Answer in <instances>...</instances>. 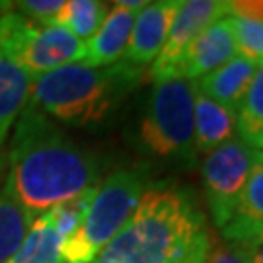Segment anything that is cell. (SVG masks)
<instances>
[{"mask_svg": "<svg viewBox=\"0 0 263 263\" xmlns=\"http://www.w3.org/2000/svg\"><path fill=\"white\" fill-rule=\"evenodd\" d=\"M96 189L98 187L86 189L80 195L66 199V201L59 203V205H55L53 209L47 211V216H49V220H51V224H53V228L57 230V234L61 236L63 240H66L68 236H72L80 226L84 224L88 209H90L92 201H94Z\"/></svg>", "mask_w": 263, "mask_h": 263, "instance_id": "20", "label": "cell"}, {"mask_svg": "<svg viewBox=\"0 0 263 263\" xmlns=\"http://www.w3.org/2000/svg\"><path fill=\"white\" fill-rule=\"evenodd\" d=\"M228 14L236 18L263 24V0H234L228 2Z\"/></svg>", "mask_w": 263, "mask_h": 263, "instance_id": "25", "label": "cell"}, {"mask_svg": "<svg viewBox=\"0 0 263 263\" xmlns=\"http://www.w3.org/2000/svg\"><path fill=\"white\" fill-rule=\"evenodd\" d=\"M33 218L4 189L0 191V263H6L18 252Z\"/></svg>", "mask_w": 263, "mask_h": 263, "instance_id": "18", "label": "cell"}, {"mask_svg": "<svg viewBox=\"0 0 263 263\" xmlns=\"http://www.w3.org/2000/svg\"><path fill=\"white\" fill-rule=\"evenodd\" d=\"M224 16H228L226 0H183L172 22L166 43L151 68L152 80H170L172 68L176 66L179 57L183 55V51L195 41L203 29H207L213 22Z\"/></svg>", "mask_w": 263, "mask_h": 263, "instance_id": "8", "label": "cell"}, {"mask_svg": "<svg viewBox=\"0 0 263 263\" xmlns=\"http://www.w3.org/2000/svg\"><path fill=\"white\" fill-rule=\"evenodd\" d=\"M144 170H115L98 185L84 224L63 240V263H92L131 220L146 191Z\"/></svg>", "mask_w": 263, "mask_h": 263, "instance_id": "5", "label": "cell"}, {"mask_svg": "<svg viewBox=\"0 0 263 263\" xmlns=\"http://www.w3.org/2000/svg\"><path fill=\"white\" fill-rule=\"evenodd\" d=\"M148 2L144 0H119L107 12L104 24L96 35L86 43V55L82 65L92 68H105L121 63L125 49L129 45L133 24L137 14Z\"/></svg>", "mask_w": 263, "mask_h": 263, "instance_id": "9", "label": "cell"}, {"mask_svg": "<svg viewBox=\"0 0 263 263\" xmlns=\"http://www.w3.org/2000/svg\"><path fill=\"white\" fill-rule=\"evenodd\" d=\"M228 244L238 252L244 263H263V230L257 234L248 236L244 240L228 242Z\"/></svg>", "mask_w": 263, "mask_h": 263, "instance_id": "24", "label": "cell"}, {"mask_svg": "<svg viewBox=\"0 0 263 263\" xmlns=\"http://www.w3.org/2000/svg\"><path fill=\"white\" fill-rule=\"evenodd\" d=\"M195 82L172 78L154 82L135 131L137 148L162 162L195 166Z\"/></svg>", "mask_w": 263, "mask_h": 263, "instance_id": "4", "label": "cell"}, {"mask_svg": "<svg viewBox=\"0 0 263 263\" xmlns=\"http://www.w3.org/2000/svg\"><path fill=\"white\" fill-rule=\"evenodd\" d=\"M4 191L31 216L100 185L102 164L55 123L26 104L16 119Z\"/></svg>", "mask_w": 263, "mask_h": 263, "instance_id": "1", "label": "cell"}, {"mask_svg": "<svg viewBox=\"0 0 263 263\" xmlns=\"http://www.w3.org/2000/svg\"><path fill=\"white\" fill-rule=\"evenodd\" d=\"M230 28L234 37V47L246 61L254 63L255 66H263V24L252 22V20L236 18L230 16Z\"/></svg>", "mask_w": 263, "mask_h": 263, "instance_id": "21", "label": "cell"}, {"mask_svg": "<svg viewBox=\"0 0 263 263\" xmlns=\"http://www.w3.org/2000/svg\"><path fill=\"white\" fill-rule=\"evenodd\" d=\"M211 250V234L205 228L203 232L193 236L187 244H183L166 263H207Z\"/></svg>", "mask_w": 263, "mask_h": 263, "instance_id": "23", "label": "cell"}, {"mask_svg": "<svg viewBox=\"0 0 263 263\" xmlns=\"http://www.w3.org/2000/svg\"><path fill=\"white\" fill-rule=\"evenodd\" d=\"M236 53L234 37L228 16L213 22L207 29L199 33L195 41L179 57L176 66L172 68V78L193 80L216 70L218 66L228 63Z\"/></svg>", "mask_w": 263, "mask_h": 263, "instance_id": "10", "label": "cell"}, {"mask_svg": "<svg viewBox=\"0 0 263 263\" xmlns=\"http://www.w3.org/2000/svg\"><path fill=\"white\" fill-rule=\"evenodd\" d=\"M205 228V215L187 189L148 187L131 220L92 263H166Z\"/></svg>", "mask_w": 263, "mask_h": 263, "instance_id": "3", "label": "cell"}, {"mask_svg": "<svg viewBox=\"0 0 263 263\" xmlns=\"http://www.w3.org/2000/svg\"><path fill=\"white\" fill-rule=\"evenodd\" d=\"M207 263H244V259L238 255L232 246L228 244H218L209 250Z\"/></svg>", "mask_w": 263, "mask_h": 263, "instance_id": "26", "label": "cell"}, {"mask_svg": "<svg viewBox=\"0 0 263 263\" xmlns=\"http://www.w3.org/2000/svg\"><path fill=\"white\" fill-rule=\"evenodd\" d=\"M63 4H65L63 0H24V2H14L10 6H14V12H18L31 22L53 24Z\"/></svg>", "mask_w": 263, "mask_h": 263, "instance_id": "22", "label": "cell"}, {"mask_svg": "<svg viewBox=\"0 0 263 263\" xmlns=\"http://www.w3.org/2000/svg\"><path fill=\"white\" fill-rule=\"evenodd\" d=\"M255 74V65L242 57H232L228 63L218 66L216 70L201 76L195 86L211 100L228 107L230 111L238 109V105L246 96Z\"/></svg>", "mask_w": 263, "mask_h": 263, "instance_id": "14", "label": "cell"}, {"mask_svg": "<svg viewBox=\"0 0 263 263\" xmlns=\"http://www.w3.org/2000/svg\"><path fill=\"white\" fill-rule=\"evenodd\" d=\"M263 127V66L255 70L254 80L236 109V133L240 141L252 144Z\"/></svg>", "mask_w": 263, "mask_h": 263, "instance_id": "19", "label": "cell"}, {"mask_svg": "<svg viewBox=\"0 0 263 263\" xmlns=\"http://www.w3.org/2000/svg\"><path fill=\"white\" fill-rule=\"evenodd\" d=\"M107 4L98 0H68L63 4L53 24L66 28L76 39L88 43L107 16Z\"/></svg>", "mask_w": 263, "mask_h": 263, "instance_id": "17", "label": "cell"}, {"mask_svg": "<svg viewBox=\"0 0 263 263\" xmlns=\"http://www.w3.org/2000/svg\"><path fill=\"white\" fill-rule=\"evenodd\" d=\"M144 80V70L127 63L92 68L82 63L31 76L28 105L70 127H92L111 117Z\"/></svg>", "mask_w": 263, "mask_h": 263, "instance_id": "2", "label": "cell"}, {"mask_svg": "<svg viewBox=\"0 0 263 263\" xmlns=\"http://www.w3.org/2000/svg\"><path fill=\"white\" fill-rule=\"evenodd\" d=\"M263 230V154L257 152L255 162L244 185V191L236 203L230 220L220 232L226 242H238Z\"/></svg>", "mask_w": 263, "mask_h": 263, "instance_id": "12", "label": "cell"}, {"mask_svg": "<svg viewBox=\"0 0 263 263\" xmlns=\"http://www.w3.org/2000/svg\"><path fill=\"white\" fill-rule=\"evenodd\" d=\"M0 49L29 76L82 63L86 45L59 24H37L18 12L0 18Z\"/></svg>", "mask_w": 263, "mask_h": 263, "instance_id": "6", "label": "cell"}, {"mask_svg": "<svg viewBox=\"0 0 263 263\" xmlns=\"http://www.w3.org/2000/svg\"><path fill=\"white\" fill-rule=\"evenodd\" d=\"M193 125L197 154H209L220 144L236 139V113L211 100L207 94L197 90V86L193 104Z\"/></svg>", "mask_w": 263, "mask_h": 263, "instance_id": "13", "label": "cell"}, {"mask_svg": "<svg viewBox=\"0 0 263 263\" xmlns=\"http://www.w3.org/2000/svg\"><path fill=\"white\" fill-rule=\"evenodd\" d=\"M31 76L0 49V146L28 104Z\"/></svg>", "mask_w": 263, "mask_h": 263, "instance_id": "15", "label": "cell"}, {"mask_svg": "<svg viewBox=\"0 0 263 263\" xmlns=\"http://www.w3.org/2000/svg\"><path fill=\"white\" fill-rule=\"evenodd\" d=\"M250 146H252V148H254V151L261 152V154H263V127H261V131L257 133V137H255V139H254V142H252V144H250Z\"/></svg>", "mask_w": 263, "mask_h": 263, "instance_id": "27", "label": "cell"}, {"mask_svg": "<svg viewBox=\"0 0 263 263\" xmlns=\"http://www.w3.org/2000/svg\"><path fill=\"white\" fill-rule=\"evenodd\" d=\"M181 0H158L148 2L137 14L133 24L129 45L125 49L123 63L137 68H142L148 63H154L156 57L166 43L172 22L176 18Z\"/></svg>", "mask_w": 263, "mask_h": 263, "instance_id": "11", "label": "cell"}, {"mask_svg": "<svg viewBox=\"0 0 263 263\" xmlns=\"http://www.w3.org/2000/svg\"><path fill=\"white\" fill-rule=\"evenodd\" d=\"M63 238L57 234L47 213L33 218L18 252L6 263H63Z\"/></svg>", "mask_w": 263, "mask_h": 263, "instance_id": "16", "label": "cell"}, {"mask_svg": "<svg viewBox=\"0 0 263 263\" xmlns=\"http://www.w3.org/2000/svg\"><path fill=\"white\" fill-rule=\"evenodd\" d=\"M257 151L240 139L220 144L209 152L203 166V189L215 226L220 230L230 220L236 203L244 191V185L254 166Z\"/></svg>", "mask_w": 263, "mask_h": 263, "instance_id": "7", "label": "cell"}]
</instances>
